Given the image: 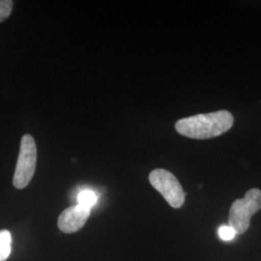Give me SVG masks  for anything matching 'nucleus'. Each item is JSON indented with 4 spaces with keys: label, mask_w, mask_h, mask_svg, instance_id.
Segmentation results:
<instances>
[{
    "label": "nucleus",
    "mask_w": 261,
    "mask_h": 261,
    "mask_svg": "<svg viewBox=\"0 0 261 261\" xmlns=\"http://www.w3.org/2000/svg\"><path fill=\"white\" fill-rule=\"evenodd\" d=\"M233 123V115L230 112L219 111L182 118L176 122L175 129L186 138L207 140L230 130Z\"/></svg>",
    "instance_id": "f257e3e1"
},
{
    "label": "nucleus",
    "mask_w": 261,
    "mask_h": 261,
    "mask_svg": "<svg viewBox=\"0 0 261 261\" xmlns=\"http://www.w3.org/2000/svg\"><path fill=\"white\" fill-rule=\"evenodd\" d=\"M261 209V190L251 189L245 196L235 200L229 210L228 225L237 234L245 233L251 224V218Z\"/></svg>",
    "instance_id": "f03ea898"
},
{
    "label": "nucleus",
    "mask_w": 261,
    "mask_h": 261,
    "mask_svg": "<svg viewBox=\"0 0 261 261\" xmlns=\"http://www.w3.org/2000/svg\"><path fill=\"white\" fill-rule=\"evenodd\" d=\"M37 163V147L30 135H24L20 140L19 158L16 166L13 184L17 189L28 187L35 173Z\"/></svg>",
    "instance_id": "7ed1b4c3"
},
{
    "label": "nucleus",
    "mask_w": 261,
    "mask_h": 261,
    "mask_svg": "<svg viewBox=\"0 0 261 261\" xmlns=\"http://www.w3.org/2000/svg\"><path fill=\"white\" fill-rule=\"evenodd\" d=\"M149 181L172 208H180L184 204L187 194L171 172L164 168L154 169L150 172Z\"/></svg>",
    "instance_id": "20e7f679"
},
{
    "label": "nucleus",
    "mask_w": 261,
    "mask_h": 261,
    "mask_svg": "<svg viewBox=\"0 0 261 261\" xmlns=\"http://www.w3.org/2000/svg\"><path fill=\"white\" fill-rule=\"evenodd\" d=\"M91 209L81 205L70 206L59 215L57 226L64 233H75L82 229L90 217Z\"/></svg>",
    "instance_id": "39448f33"
},
{
    "label": "nucleus",
    "mask_w": 261,
    "mask_h": 261,
    "mask_svg": "<svg viewBox=\"0 0 261 261\" xmlns=\"http://www.w3.org/2000/svg\"><path fill=\"white\" fill-rule=\"evenodd\" d=\"M12 251V235L9 230H0V261H5Z\"/></svg>",
    "instance_id": "423d86ee"
},
{
    "label": "nucleus",
    "mask_w": 261,
    "mask_h": 261,
    "mask_svg": "<svg viewBox=\"0 0 261 261\" xmlns=\"http://www.w3.org/2000/svg\"><path fill=\"white\" fill-rule=\"evenodd\" d=\"M97 201H98L97 194L90 190L82 191L77 196V202H79L77 204L85 206L89 209H91L97 203Z\"/></svg>",
    "instance_id": "0eeeda50"
},
{
    "label": "nucleus",
    "mask_w": 261,
    "mask_h": 261,
    "mask_svg": "<svg viewBox=\"0 0 261 261\" xmlns=\"http://www.w3.org/2000/svg\"><path fill=\"white\" fill-rule=\"evenodd\" d=\"M14 2L11 0H0V22L5 21L9 18L13 9Z\"/></svg>",
    "instance_id": "6e6552de"
},
{
    "label": "nucleus",
    "mask_w": 261,
    "mask_h": 261,
    "mask_svg": "<svg viewBox=\"0 0 261 261\" xmlns=\"http://www.w3.org/2000/svg\"><path fill=\"white\" fill-rule=\"evenodd\" d=\"M218 233H219L220 238L223 241H231V240H233L234 237L237 235L236 231L229 225H222L219 228Z\"/></svg>",
    "instance_id": "1a4fd4ad"
}]
</instances>
